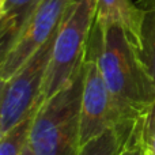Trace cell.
<instances>
[{
	"mask_svg": "<svg viewBox=\"0 0 155 155\" xmlns=\"http://www.w3.org/2000/svg\"><path fill=\"white\" fill-rule=\"evenodd\" d=\"M86 56L95 60L116 101L131 117L139 120L155 101V82L128 33L120 25L95 19Z\"/></svg>",
	"mask_w": 155,
	"mask_h": 155,
	"instance_id": "cell-1",
	"label": "cell"
},
{
	"mask_svg": "<svg viewBox=\"0 0 155 155\" xmlns=\"http://www.w3.org/2000/svg\"><path fill=\"white\" fill-rule=\"evenodd\" d=\"M83 67L67 87L38 107L29 146L34 155H78Z\"/></svg>",
	"mask_w": 155,
	"mask_h": 155,
	"instance_id": "cell-2",
	"label": "cell"
},
{
	"mask_svg": "<svg viewBox=\"0 0 155 155\" xmlns=\"http://www.w3.org/2000/svg\"><path fill=\"white\" fill-rule=\"evenodd\" d=\"M95 16V0H74L67 8L56 31L46 70L45 101L67 87L80 72Z\"/></svg>",
	"mask_w": 155,
	"mask_h": 155,
	"instance_id": "cell-3",
	"label": "cell"
},
{
	"mask_svg": "<svg viewBox=\"0 0 155 155\" xmlns=\"http://www.w3.org/2000/svg\"><path fill=\"white\" fill-rule=\"evenodd\" d=\"M136 124V118L131 117L109 91L95 60L86 56L79 116L80 146L110 129L134 134Z\"/></svg>",
	"mask_w": 155,
	"mask_h": 155,
	"instance_id": "cell-4",
	"label": "cell"
},
{
	"mask_svg": "<svg viewBox=\"0 0 155 155\" xmlns=\"http://www.w3.org/2000/svg\"><path fill=\"white\" fill-rule=\"evenodd\" d=\"M56 33L16 71L2 82L0 135L34 113L44 99V83Z\"/></svg>",
	"mask_w": 155,
	"mask_h": 155,
	"instance_id": "cell-5",
	"label": "cell"
},
{
	"mask_svg": "<svg viewBox=\"0 0 155 155\" xmlns=\"http://www.w3.org/2000/svg\"><path fill=\"white\" fill-rule=\"evenodd\" d=\"M74 0H42L12 45L0 54V80L11 78L54 33Z\"/></svg>",
	"mask_w": 155,
	"mask_h": 155,
	"instance_id": "cell-6",
	"label": "cell"
},
{
	"mask_svg": "<svg viewBox=\"0 0 155 155\" xmlns=\"http://www.w3.org/2000/svg\"><path fill=\"white\" fill-rule=\"evenodd\" d=\"M42 0H0V54L18 38Z\"/></svg>",
	"mask_w": 155,
	"mask_h": 155,
	"instance_id": "cell-7",
	"label": "cell"
},
{
	"mask_svg": "<svg viewBox=\"0 0 155 155\" xmlns=\"http://www.w3.org/2000/svg\"><path fill=\"white\" fill-rule=\"evenodd\" d=\"M95 19L105 23L120 25L139 48L142 10L132 0H95Z\"/></svg>",
	"mask_w": 155,
	"mask_h": 155,
	"instance_id": "cell-8",
	"label": "cell"
},
{
	"mask_svg": "<svg viewBox=\"0 0 155 155\" xmlns=\"http://www.w3.org/2000/svg\"><path fill=\"white\" fill-rule=\"evenodd\" d=\"M142 10L139 54L155 82V0H137Z\"/></svg>",
	"mask_w": 155,
	"mask_h": 155,
	"instance_id": "cell-9",
	"label": "cell"
},
{
	"mask_svg": "<svg viewBox=\"0 0 155 155\" xmlns=\"http://www.w3.org/2000/svg\"><path fill=\"white\" fill-rule=\"evenodd\" d=\"M135 137L136 129L134 134L110 129L80 146L78 155H121L131 143L135 142Z\"/></svg>",
	"mask_w": 155,
	"mask_h": 155,
	"instance_id": "cell-10",
	"label": "cell"
},
{
	"mask_svg": "<svg viewBox=\"0 0 155 155\" xmlns=\"http://www.w3.org/2000/svg\"><path fill=\"white\" fill-rule=\"evenodd\" d=\"M38 110V109H37ZM35 110L26 118L19 121L7 132L0 135V155H22L29 146L30 134L35 117Z\"/></svg>",
	"mask_w": 155,
	"mask_h": 155,
	"instance_id": "cell-11",
	"label": "cell"
},
{
	"mask_svg": "<svg viewBox=\"0 0 155 155\" xmlns=\"http://www.w3.org/2000/svg\"><path fill=\"white\" fill-rule=\"evenodd\" d=\"M136 144L142 155H155V101L137 120Z\"/></svg>",
	"mask_w": 155,
	"mask_h": 155,
	"instance_id": "cell-12",
	"label": "cell"
},
{
	"mask_svg": "<svg viewBox=\"0 0 155 155\" xmlns=\"http://www.w3.org/2000/svg\"><path fill=\"white\" fill-rule=\"evenodd\" d=\"M121 155H142L139 147H137V144H136V140H135L134 143H131V144L121 153Z\"/></svg>",
	"mask_w": 155,
	"mask_h": 155,
	"instance_id": "cell-13",
	"label": "cell"
},
{
	"mask_svg": "<svg viewBox=\"0 0 155 155\" xmlns=\"http://www.w3.org/2000/svg\"><path fill=\"white\" fill-rule=\"evenodd\" d=\"M22 155H34L33 154V151H31V148H30V146H27L26 148H25V151H23V154Z\"/></svg>",
	"mask_w": 155,
	"mask_h": 155,
	"instance_id": "cell-14",
	"label": "cell"
}]
</instances>
